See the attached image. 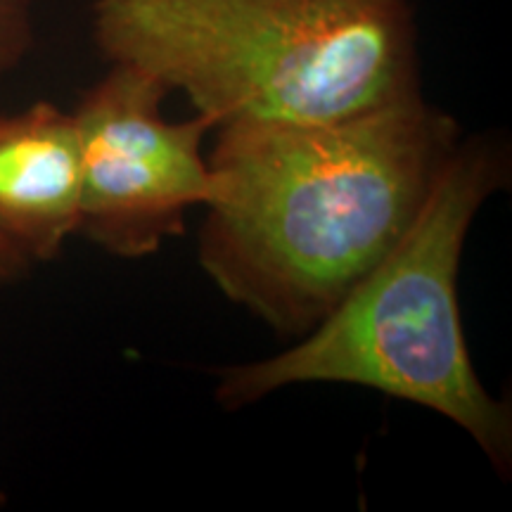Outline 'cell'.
Here are the masks:
<instances>
[{
  "label": "cell",
  "instance_id": "6da1fadb",
  "mask_svg": "<svg viewBox=\"0 0 512 512\" xmlns=\"http://www.w3.org/2000/svg\"><path fill=\"white\" fill-rule=\"evenodd\" d=\"M216 131L200 266L287 337L306 335L401 240L460 143L422 93L344 119Z\"/></svg>",
  "mask_w": 512,
  "mask_h": 512
},
{
  "label": "cell",
  "instance_id": "7a4b0ae2",
  "mask_svg": "<svg viewBox=\"0 0 512 512\" xmlns=\"http://www.w3.org/2000/svg\"><path fill=\"white\" fill-rule=\"evenodd\" d=\"M93 38L214 131L344 119L422 93L408 0H95Z\"/></svg>",
  "mask_w": 512,
  "mask_h": 512
},
{
  "label": "cell",
  "instance_id": "3957f363",
  "mask_svg": "<svg viewBox=\"0 0 512 512\" xmlns=\"http://www.w3.org/2000/svg\"><path fill=\"white\" fill-rule=\"evenodd\" d=\"M505 169L498 143L460 140L401 240L290 349L226 370L216 399L245 408L297 384L373 389L451 420L508 472L510 406L479 380L458 304L467 233Z\"/></svg>",
  "mask_w": 512,
  "mask_h": 512
},
{
  "label": "cell",
  "instance_id": "277c9868",
  "mask_svg": "<svg viewBox=\"0 0 512 512\" xmlns=\"http://www.w3.org/2000/svg\"><path fill=\"white\" fill-rule=\"evenodd\" d=\"M169 88L128 64H112L76 105L81 143L79 233L119 259H145L185 233V216L211 195L202 114L164 117Z\"/></svg>",
  "mask_w": 512,
  "mask_h": 512
},
{
  "label": "cell",
  "instance_id": "5b68a950",
  "mask_svg": "<svg viewBox=\"0 0 512 512\" xmlns=\"http://www.w3.org/2000/svg\"><path fill=\"white\" fill-rule=\"evenodd\" d=\"M81 143L72 112L53 102L0 117V235L31 264L79 233Z\"/></svg>",
  "mask_w": 512,
  "mask_h": 512
},
{
  "label": "cell",
  "instance_id": "8992f818",
  "mask_svg": "<svg viewBox=\"0 0 512 512\" xmlns=\"http://www.w3.org/2000/svg\"><path fill=\"white\" fill-rule=\"evenodd\" d=\"M34 46V0H0V74L22 64Z\"/></svg>",
  "mask_w": 512,
  "mask_h": 512
},
{
  "label": "cell",
  "instance_id": "52a82bcc",
  "mask_svg": "<svg viewBox=\"0 0 512 512\" xmlns=\"http://www.w3.org/2000/svg\"><path fill=\"white\" fill-rule=\"evenodd\" d=\"M31 266L34 264H31L27 256L0 235V287L15 283L17 278L27 275Z\"/></svg>",
  "mask_w": 512,
  "mask_h": 512
},
{
  "label": "cell",
  "instance_id": "ba28073f",
  "mask_svg": "<svg viewBox=\"0 0 512 512\" xmlns=\"http://www.w3.org/2000/svg\"><path fill=\"white\" fill-rule=\"evenodd\" d=\"M5 503V496L3 494H0V505H3Z\"/></svg>",
  "mask_w": 512,
  "mask_h": 512
}]
</instances>
